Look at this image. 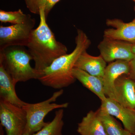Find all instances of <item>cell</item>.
Segmentation results:
<instances>
[{"instance_id": "17", "label": "cell", "mask_w": 135, "mask_h": 135, "mask_svg": "<svg viewBox=\"0 0 135 135\" xmlns=\"http://www.w3.org/2000/svg\"><path fill=\"white\" fill-rule=\"evenodd\" d=\"M64 113L63 109L56 111L53 120L41 130L32 135H63L62 131L64 126Z\"/></svg>"}, {"instance_id": "3", "label": "cell", "mask_w": 135, "mask_h": 135, "mask_svg": "<svg viewBox=\"0 0 135 135\" xmlns=\"http://www.w3.org/2000/svg\"><path fill=\"white\" fill-rule=\"evenodd\" d=\"M22 46H11L0 50V63L16 84L32 79H38L43 71L33 68L30 61L33 58L29 51Z\"/></svg>"}, {"instance_id": "24", "label": "cell", "mask_w": 135, "mask_h": 135, "mask_svg": "<svg viewBox=\"0 0 135 135\" xmlns=\"http://www.w3.org/2000/svg\"><path fill=\"white\" fill-rule=\"evenodd\" d=\"M133 1L135 2V0H133Z\"/></svg>"}, {"instance_id": "2", "label": "cell", "mask_w": 135, "mask_h": 135, "mask_svg": "<svg viewBox=\"0 0 135 135\" xmlns=\"http://www.w3.org/2000/svg\"><path fill=\"white\" fill-rule=\"evenodd\" d=\"M75 42L76 46L72 52L60 56L43 71V75L38 79L43 85L62 89L75 82L76 79L73 75V70L75 63L91 44L86 34L79 29H77Z\"/></svg>"}, {"instance_id": "6", "label": "cell", "mask_w": 135, "mask_h": 135, "mask_svg": "<svg viewBox=\"0 0 135 135\" xmlns=\"http://www.w3.org/2000/svg\"><path fill=\"white\" fill-rule=\"evenodd\" d=\"M0 121L6 135H23L26 124V113L22 107L0 99Z\"/></svg>"}, {"instance_id": "19", "label": "cell", "mask_w": 135, "mask_h": 135, "mask_svg": "<svg viewBox=\"0 0 135 135\" xmlns=\"http://www.w3.org/2000/svg\"><path fill=\"white\" fill-rule=\"evenodd\" d=\"M31 17V15H26L19 9L14 11L0 10V21L1 23H9L12 25L22 24L26 22Z\"/></svg>"}, {"instance_id": "21", "label": "cell", "mask_w": 135, "mask_h": 135, "mask_svg": "<svg viewBox=\"0 0 135 135\" xmlns=\"http://www.w3.org/2000/svg\"><path fill=\"white\" fill-rule=\"evenodd\" d=\"M4 132L3 129V127L0 125V135H4Z\"/></svg>"}, {"instance_id": "10", "label": "cell", "mask_w": 135, "mask_h": 135, "mask_svg": "<svg viewBox=\"0 0 135 135\" xmlns=\"http://www.w3.org/2000/svg\"><path fill=\"white\" fill-rule=\"evenodd\" d=\"M106 25L113 28L105 29L104 37L135 44V21L125 23L120 19L107 20Z\"/></svg>"}, {"instance_id": "8", "label": "cell", "mask_w": 135, "mask_h": 135, "mask_svg": "<svg viewBox=\"0 0 135 135\" xmlns=\"http://www.w3.org/2000/svg\"><path fill=\"white\" fill-rule=\"evenodd\" d=\"M129 70V61L127 60H116L106 66L103 80L105 94L107 97L116 101V81L122 75H127Z\"/></svg>"}, {"instance_id": "15", "label": "cell", "mask_w": 135, "mask_h": 135, "mask_svg": "<svg viewBox=\"0 0 135 135\" xmlns=\"http://www.w3.org/2000/svg\"><path fill=\"white\" fill-rule=\"evenodd\" d=\"M77 131L81 135H108L98 111H90L78 123Z\"/></svg>"}, {"instance_id": "4", "label": "cell", "mask_w": 135, "mask_h": 135, "mask_svg": "<svg viewBox=\"0 0 135 135\" xmlns=\"http://www.w3.org/2000/svg\"><path fill=\"white\" fill-rule=\"evenodd\" d=\"M63 89L54 92L52 96L42 102L35 104L27 103L22 107L26 115V126L23 135H32L41 130L48 124L45 122L46 115L55 109L67 108L68 103L61 104L55 103L57 99L62 95Z\"/></svg>"}, {"instance_id": "18", "label": "cell", "mask_w": 135, "mask_h": 135, "mask_svg": "<svg viewBox=\"0 0 135 135\" xmlns=\"http://www.w3.org/2000/svg\"><path fill=\"white\" fill-rule=\"evenodd\" d=\"M60 0H25L27 8L32 13L40 15V11L43 9L47 18L55 5Z\"/></svg>"}, {"instance_id": "11", "label": "cell", "mask_w": 135, "mask_h": 135, "mask_svg": "<svg viewBox=\"0 0 135 135\" xmlns=\"http://www.w3.org/2000/svg\"><path fill=\"white\" fill-rule=\"evenodd\" d=\"M116 101L121 105L135 109V83L127 75L120 76L115 83Z\"/></svg>"}, {"instance_id": "16", "label": "cell", "mask_w": 135, "mask_h": 135, "mask_svg": "<svg viewBox=\"0 0 135 135\" xmlns=\"http://www.w3.org/2000/svg\"><path fill=\"white\" fill-rule=\"evenodd\" d=\"M98 116L108 135H134L123 129L105 110L100 107L97 110Z\"/></svg>"}, {"instance_id": "23", "label": "cell", "mask_w": 135, "mask_h": 135, "mask_svg": "<svg viewBox=\"0 0 135 135\" xmlns=\"http://www.w3.org/2000/svg\"><path fill=\"white\" fill-rule=\"evenodd\" d=\"M133 20H134V21H135V18H134V19Z\"/></svg>"}, {"instance_id": "20", "label": "cell", "mask_w": 135, "mask_h": 135, "mask_svg": "<svg viewBox=\"0 0 135 135\" xmlns=\"http://www.w3.org/2000/svg\"><path fill=\"white\" fill-rule=\"evenodd\" d=\"M130 70L127 76L135 83V57L129 61Z\"/></svg>"}, {"instance_id": "22", "label": "cell", "mask_w": 135, "mask_h": 135, "mask_svg": "<svg viewBox=\"0 0 135 135\" xmlns=\"http://www.w3.org/2000/svg\"><path fill=\"white\" fill-rule=\"evenodd\" d=\"M132 51L135 55V44H133L132 46Z\"/></svg>"}, {"instance_id": "1", "label": "cell", "mask_w": 135, "mask_h": 135, "mask_svg": "<svg viewBox=\"0 0 135 135\" xmlns=\"http://www.w3.org/2000/svg\"><path fill=\"white\" fill-rule=\"evenodd\" d=\"M39 15L40 23L32 32L27 47L34 62V68L42 71L56 59L67 54L68 49L57 40L47 23L43 9L40 10Z\"/></svg>"}, {"instance_id": "9", "label": "cell", "mask_w": 135, "mask_h": 135, "mask_svg": "<svg viewBox=\"0 0 135 135\" xmlns=\"http://www.w3.org/2000/svg\"><path fill=\"white\" fill-rule=\"evenodd\" d=\"M101 107L111 116H115L123 123L124 128L135 134V109L127 108L109 98L101 101Z\"/></svg>"}, {"instance_id": "13", "label": "cell", "mask_w": 135, "mask_h": 135, "mask_svg": "<svg viewBox=\"0 0 135 135\" xmlns=\"http://www.w3.org/2000/svg\"><path fill=\"white\" fill-rule=\"evenodd\" d=\"M16 83L12 77L0 63V98L1 99L22 107L26 103L17 95L15 90Z\"/></svg>"}, {"instance_id": "14", "label": "cell", "mask_w": 135, "mask_h": 135, "mask_svg": "<svg viewBox=\"0 0 135 135\" xmlns=\"http://www.w3.org/2000/svg\"><path fill=\"white\" fill-rule=\"evenodd\" d=\"M73 74L76 80H78L84 86L95 94L101 101L106 99L103 79L90 75L85 71L76 68L73 69Z\"/></svg>"}, {"instance_id": "5", "label": "cell", "mask_w": 135, "mask_h": 135, "mask_svg": "<svg viewBox=\"0 0 135 135\" xmlns=\"http://www.w3.org/2000/svg\"><path fill=\"white\" fill-rule=\"evenodd\" d=\"M36 23L31 17L26 22L0 26V50L11 46L27 47Z\"/></svg>"}, {"instance_id": "7", "label": "cell", "mask_w": 135, "mask_h": 135, "mask_svg": "<svg viewBox=\"0 0 135 135\" xmlns=\"http://www.w3.org/2000/svg\"><path fill=\"white\" fill-rule=\"evenodd\" d=\"M133 44L123 41L104 37L98 46L100 55L106 62L122 60L130 61L135 57Z\"/></svg>"}, {"instance_id": "12", "label": "cell", "mask_w": 135, "mask_h": 135, "mask_svg": "<svg viewBox=\"0 0 135 135\" xmlns=\"http://www.w3.org/2000/svg\"><path fill=\"white\" fill-rule=\"evenodd\" d=\"M106 66V62L101 55L98 56L90 55L86 50L79 57L74 68L103 79Z\"/></svg>"}]
</instances>
